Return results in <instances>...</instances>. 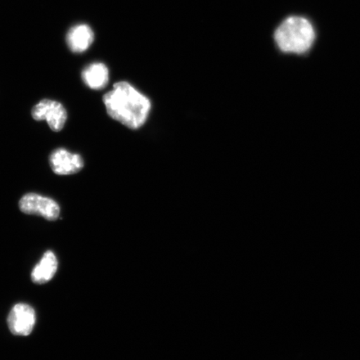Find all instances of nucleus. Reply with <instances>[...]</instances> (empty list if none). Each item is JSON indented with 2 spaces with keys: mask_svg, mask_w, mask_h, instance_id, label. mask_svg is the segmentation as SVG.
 Returning a JSON list of instances; mask_svg holds the SVG:
<instances>
[{
  "mask_svg": "<svg viewBox=\"0 0 360 360\" xmlns=\"http://www.w3.org/2000/svg\"><path fill=\"white\" fill-rule=\"evenodd\" d=\"M31 115L35 120L47 121L49 127L55 132L61 131L68 117L65 107L60 103L51 100L40 101L34 106Z\"/></svg>",
  "mask_w": 360,
  "mask_h": 360,
  "instance_id": "obj_4",
  "label": "nucleus"
},
{
  "mask_svg": "<svg viewBox=\"0 0 360 360\" xmlns=\"http://www.w3.org/2000/svg\"><path fill=\"white\" fill-rule=\"evenodd\" d=\"M49 165L58 175H69L79 172L84 168V160L78 154H73L65 148H57L49 156Z\"/></svg>",
  "mask_w": 360,
  "mask_h": 360,
  "instance_id": "obj_6",
  "label": "nucleus"
},
{
  "mask_svg": "<svg viewBox=\"0 0 360 360\" xmlns=\"http://www.w3.org/2000/svg\"><path fill=\"white\" fill-rule=\"evenodd\" d=\"M58 269V261L52 251L45 252L41 260L33 269L31 278L35 283L43 285L55 276Z\"/></svg>",
  "mask_w": 360,
  "mask_h": 360,
  "instance_id": "obj_9",
  "label": "nucleus"
},
{
  "mask_svg": "<svg viewBox=\"0 0 360 360\" xmlns=\"http://www.w3.org/2000/svg\"><path fill=\"white\" fill-rule=\"evenodd\" d=\"M20 210L26 214L42 216L48 220H56L60 217V205L51 198L43 197L38 193H29L21 198Z\"/></svg>",
  "mask_w": 360,
  "mask_h": 360,
  "instance_id": "obj_3",
  "label": "nucleus"
},
{
  "mask_svg": "<svg viewBox=\"0 0 360 360\" xmlns=\"http://www.w3.org/2000/svg\"><path fill=\"white\" fill-rule=\"evenodd\" d=\"M35 321V311L31 306L18 304L8 314V325L13 335L27 336L32 332Z\"/></svg>",
  "mask_w": 360,
  "mask_h": 360,
  "instance_id": "obj_5",
  "label": "nucleus"
},
{
  "mask_svg": "<svg viewBox=\"0 0 360 360\" xmlns=\"http://www.w3.org/2000/svg\"><path fill=\"white\" fill-rule=\"evenodd\" d=\"M103 102L112 119L132 129L142 127L151 110L150 101L125 81L116 83Z\"/></svg>",
  "mask_w": 360,
  "mask_h": 360,
  "instance_id": "obj_1",
  "label": "nucleus"
},
{
  "mask_svg": "<svg viewBox=\"0 0 360 360\" xmlns=\"http://www.w3.org/2000/svg\"><path fill=\"white\" fill-rule=\"evenodd\" d=\"M274 39L282 52L303 55L311 49L315 34L309 20L303 17L291 16L278 27Z\"/></svg>",
  "mask_w": 360,
  "mask_h": 360,
  "instance_id": "obj_2",
  "label": "nucleus"
},
{
  "mask_svg": "<svg viewBox=\"0 0 360 360\" xmlns=\"http://www.w3.org/2000/svg\"><path fill=\"white\" fill-rule=\"evenodd\" d=\"M82 79L90 89H103L109 83V70L102 63H94L83 70Z\"/></svg>",
  "mask_w": 360,
  "mask_h": 360,
  "instance_id": "obj_8",
  "label": "nucleus"
},
{
  "mask_svg": "<svg viewBox=\"0 0 360 360\" xmlns=\"http://www.w3.org/2000/svg\"><path fill=\"white\" fill-rule=\"evenodd\" d=\"M94 39L93 30L87 25H78L68 32L66 42L73 53H84L91 46Z\"/></svg>",
  "mask_w": 360,
  "mask_h": 360,
  "instance_id": "obj_7",
  "label": "nucleus"
}]
</instances>
